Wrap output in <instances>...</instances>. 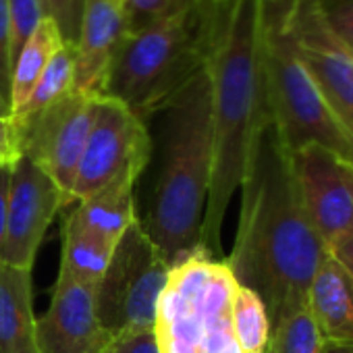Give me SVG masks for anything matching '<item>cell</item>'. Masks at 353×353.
Returning a JSON list of instances; mask_svg holds the SVG:
<instances>
[{
  "label": "cell",
  "instance_id": "cell-33",
  "mask_svg": "<svg viewBox=\"0 0 353 353\" xmlns=\"http://www.w3.org/2000/svg\"><path fill=\"white\" fill-rule=\"evenodd\" d=\"M322 353H353V345H330V343H324Z\"/></svg>",
  "mask_w": 353,
  "mask_h": 353
},
{
  "label": "cell",
  "instance_id": "cell-12",
  "mask_svg": "<svg viewBox=\"0 0 353 353\" xmlns=\"http://www.w3.org/2000/svg\"><path fill=\"white\" fill-rule=\"evenodd\" d=\"M40 353H106L110 341L96 318V287L59 270L50 305L36 318Z\"/></svg>",
  "mask_w": 353,
  "mask_h": 353
},
{
  "label": "cell",
  "instance_id": "cell-36",
  "mask_svg": "<svg viewBox=\"0 0 353 353\" xmlns=\"http://www.w3.org/2000/svg\"><path fill=\"white\" fill-rule=\"evenodd\" d=\"M42 5H44V9H46V0H42Z\"/></svg>",
  "mask_w": 353,
  "mask_h": 353
},
{
  "label": "cell",
  "instance_id": "cell-1",
  "mask_svg": "<svg viewBox=\"0 0 353 353\" xmlns=\"http://www.w3.org/2000/svg\"><path fill=\"white\" fill-rule=\"evenodd\" d=\"M239 190V223L225 262L237 285L262 299L272 322L307 303L312 279L328 256L301 206L291 156L272 123L254 148Z\"/></svg>",
  "mask_w": 353,
  "mask_h": 353
},
{
  "label": "cell",
  "instance_id": "cell-31",
  "mask_svg": "<svg viewBox=\"0 0 353 353\" xmlns=\"http://www.w3.org/2000/svg\"><path fill=\"white\" fill-rule=\"evenodd\" d=\"M19 152V133L11 117H0V160H17Z\"/></svg>",
  "mask_w": 353,
  "mask_h": 353
},
{
  "label": "cell",
  "instance_id": "cell-5",
  "mask_svg": "<svg viewBox=\"0 0 353 353\" xmlns=\"http://www.w3.org/2000/svg\"><path fill=\"white\" fill-rule=\"evenodd\" d=\"M289 5L291 0H266L264 75L272 127L289 156L320 145L353 164V137L326 106L295 50L287 30Z\"/></svg>",
  "mask_w": 353,
  "mask_h": 353
},
{
  "label": "cell",
  "instance_id": "cell-28",
  "mask_svg": "<svg viewBox=\"0 0 353 353\" xmlns=\"http://www.w3.org/2000/svg\"><path fill=\"white\" fill-rule=\"evenodd\" d=\"M0 94L11 104V21L7 0H0Z\"/></svg>",
  "mask_w": 353,
  "mask_h": 353
},
{
  "label": "cell",
  "instance_id": "cell-30",
  "mask_svg": "<svg viewBox=\"0 0 353 353\" xmlns=\"http://www.w3.org/2000/svg\"><path fill=\"white\" fill-rule=\"evenodd\" d=\"M15 160H0V258L5 248L7 233V212H9V188H11V170Z\"/></svg>",
  "mask_w": 353,
  "mask_h": 353
},
{
  "label": "cell",
  "instance_id": "cell-20",
  "mask_svg": "<svg viewBox=\"0 0 353 353\" xmlns=\"http://www.w3.org/2000/svg\"><path fill=\"white\" fill-rule=\"evenodd\" d=\"M73 77H75L73 48L69 44H63L61 50L48 63L46 71L42 73V77L36 83L34 92L30 94L28 102L17 112H13L11 119L15 123H23V121L32 119L34 114L42 112L44 108L52 106L54 102L63 100L65 96L73 94Z\"/></svg>",
  "mask_w": 353,
  "mask_h": 353
},
{
  "label": "cell",
  "instance_id": "cell-24",
  "mask_svg": "<svg viewBox=\"0 0 353 353\" xmlns=\"http://www.w3.org/2000/svg\"><path fill=\"white\" fill-rule=\"evenodd\" d=\"M185 3H190V0H121L129 34L166 19L174 11H179Z\"/></svg>",
  "mask_w": 353,
  "mask_h": 353
},
{
  "label": "cell",
  "instance_id": "cell-35",
  "mask_svg": "<svg viewBox=\"0 0 353 353\" xmlns=\"http://www.w3.org/2000/svg\"><path fill=\"white\" fill-rule=\"evenodd\" d=\"M248 353H264V351H248Z\"/></svg>",
  "mask_w": 353,
  "mask_h": 353
},
{
  "label": "cell",
  "instance_id": "cell-26",
  "mask_svg": "<svg viewBox=\"0 0 353 353\" xmlns=\"http://www.w3.org/2000/svg\"><path fill=\"white\" fill-rule=\"evenodd\" d=\"M318 7L332 34L353 54V0H318Z\"/></svg>",
  "mask_w": 353,
  "mask_h": 353
},
{
  "label": "cell",
  "instance_id": "cell-34",
  "mask_svg": "<svg viewBox=\"0 0 353 353\" xmlns=\"http://www.w3.org/2000/svg\"><path fill=\"white\" fill-rule=\"evenodd\" d=\"M0 117H11V104L0 94Z\"/></svg>",
  "mask_w": 353,
  "mask_h": 353
},
{
  "label": "cell",
  "instance_id": "cell-16",
  "mask_svg": "<svg viewBox=\"0 0 353 353\" xmlns=\"http://www.w3.org/2000/svg\"><path fill=\"white\" fill-rule=\"evenodd\" d=\"M135 185L137 183L129 181L112 183L92 198L79 202L73 212L90 231L117 248L127 229L139 221Z\"/></svg>",
  "mask_w": 353,
  "mask_h": 353
},
{
  "label": "cell",
  "instance_id": "cell-2",
  "mask_svg": "<svg viewBox=\"0 0 353 353\" xmlns=\"http://www.w3.org/2000/svg\"><path fill=\"white\" fill-rule=\"evenodd\" d=\"M266 0H221L208 57L212 85V174L202 252L219 260L223 223L262 131L272 123L264 75Z\"/></svg>",
  "mask_w": 353,
  "mask_h": 353
},
{
  "label": "cell",
  "instance_id": "cell-17",
  "mask_svg": "<svg viewBox=\"0 0 353 353\" xmlns=\"http://www.w3.org/2000/svg\"><path fill=\"white\" fill-rule=\"evenodd\" d=\"M114 245L98 237L90 231L77 216L71 212L63 225V254H61V268L71 272L81 283L98 287L102 281Z\"/></svg>",
  "mask_w": 353,
  "mask_h": 353
},
{
  "label": "cell",
  "instance_id": "cell-10",
  "mask_svg": "<svg viewBox=\"0 0 353 353\" xmlns=\"http://www.w3.org/2000/svg\"><path fill=\"white\" fill-rule=\"evenodd\" d=\"M291 164L307 221L328 250L353 231V164L320 145L299 150Z\"/></svg>",
  "mask_w": 353,
  "mask_h": 353
},
{
  "label": "cell",
  "instance_id": "cell-23",
  "mask_svg": "<svg viewBox=\"0 0 353 353\" xmlns=\"http://www.w3.org/2000/svg\"><path fill=\"white\" fill-rule=\"evenodd\" d=\"M11 21V69L26 42L34 36L46 15L42 0H7Z\"/></svg>",
  "mask_w": 353,
  "mask_h": 353
},
{
  "label": "cell",
  "instance_id": "cell-29",
  "mask_svg": "<svg viewBox=\"0 0 353 353\" xmlns=\"http://www.w3.org/2000/svg\"><path fill=\"white\" fill-rule=\"evenodd\" d=\"M108 353H160L158 341L154 332H143V334H133V336H123L110 345Z\"/></svg>",
  "mask_w": 353,
  "mask_h": 353
},
{
  "label": "cell",
  "instance_id": "cell-32",
  "mask_svg": "<svg viewBox=\"0 0 353 353\" xmlns=\"http://www.w3.org/2000/svg\"><path fill=\"white\" fill-rule=\"evenodd\" d=\"M328 256H332L351 276H353V231L328 248Z\"/></svg>",
  "mask_w": 353,
  "mask_h": 353
},
{
  "label": "cell",
  "instance_id": "cell-14",
  "mask_svg": "<svg viewBox=\"0 0 353 353\" xmlns=\"http://www.w3.org/2000/svg\"><path fill=\"white\" fill-rule=\"evenodd\" d=\"M307 305L324 343L353 345V276L332 256L320 262Z\"/></svg>",
  "mask_w": 353,
  "mask_h": 353
},
{
  "label": "cell",
  "instance_id": "cell-9",
  "mask_svg": "<svg viewBox=\"0 0 353 353\" xmlns=\"http://www.w3.org/2000/svg\"><path fill=\"white\" fill-rule=\"evenodd\" d=\"M287 30L295 50L336 121L353 137V54L332 34L318 0H291Z\"/></svg>",
  "mask_w": 353,
  "mask_h": 353
},
{
  "label": "cell",
  "instance_id": "cell-7",
  "mask_svg": "<svg viewBox=\"0 0 353 353\" xmlns=\"http://www.w3.org/2000/svg\"><path fill=\"white\" fill-rule=\"evenodd\" d=\"M152 148L148 123L123 102L98 98L73 185V202H83L119 181L137 183L152 160Z\"/></svg>",
  "mask_w": 353,
  "mask_h": 353
},
{
  "label": "cell",
  "instance_id": "cell-8",
  "mask_svg": "<svg viewBox=\"0 0 353 353\" xmlns=\"http://www.w3.org/2000/svg\"><path fill=\"white\" fill-rule=\"evenodd\" d=\"M96 100L73 92L23 123L13 121L21 156L50 176L69 204L73 202L77 168L94 123Z\"/></svg>",
  "mask_w": 353,
  "mask_h": 353
},
{
  "label": "cell",
  "instance_id": "cell-18",
  "mask_svg": "<svg viewBox=\"0 0 353 353\" xmlns=\"http://www.w3.org/2000/svg\"><path fill=\"white\" fill-rule=\"evenodd\" d=\"M65 44L57 23L50 17H44L34 36L21 48L17 61L11 69V114L17 112L34 92L42 73L46 71L52 57Z\"/></svg>",
  "mask_w": 353,
  "mask_h": 353
},
{
  "label": "cell",
  "instance_id": "cell-3",
  "mask_svg": "<svg viewBox=\"0 0 353 353\" xmlns=\"http://www.w3.org/2000/svg\"><path fill=\"white\" fill-rule=\"evenodd\" d=\"M158 114L162 119L156 176L139 223L172 266L202 250V223L212 174V85L208 65Z\"/></svg>",
  "mask_w": 353,
  "mask_h": 353
},
{
  "label": "cell",
  "instance_id": "cell-13",
  "mask_svg": "<svg viewBox=\"0 0 353 353\" xmlns=\"http://www.w3.org/2000/svg\"><path fill=\"white\" fill-rule=\"evenodd\" d=\"M129 38L121 0H85L73 48V92L102 98L114 61Z\"/></svg>",
  "mask_w": 353,
  "mask_h": 353
},
{
  "label": "cell",
  "instance_id": "cell-11",
  "mask_svg": "<svg viewBox=\"0 0 353 353\" xmlns=\"http://www.w3.org/2000/svg\"><path fill=\"white\" fill-rule=\"evenodd\" d=\"M69 206L61 190L30 158L13 162L3 262L34 270L38 250L54 216Z\"/></svg>",
  "mask_w": 353,
  "mask_h": 353
},
{
  "label": "cell",
  "instance_id": "cell-25",
  "mask_svg": "<svg viewBox=\"0 0 353 353\" xmlns=\"http://www.w3.org/2000/svg\"><path fill=\"white\" fill-rule=\"evenodd\" d=\"M85 0H46V15L57 23L65 44L73 46L79 34Z\"/></svg>",
  "mask_w": 353,
  "mask_h": 353
},
{
  "label": "cell",
  "instance_id": "cell-6",
  "mask_svg": "<svg viewBox=\"0 0 353 353\" xmlns=\"http://www.w3.org/2000/svg\"><path fill=\"white\" fill-rule=\"evenodd\" d=\"M168 272V258L135 221L117 243L110 264L96 287V318L110 343L154 332Z\"/></svg>",
  "mask_w": 353,
  "mask_h": 353
},
{
  "label": "cell",
  "instance_id": "cell-19",
  "mask_svg": "<svg viewBox=\"0 0 353 353\" xmlns=\"http://www.w3.org/2000/svg\"><path fill=\"white\" fill-rule=\"evenodd\" d=\"M324 341L310 312V305L285 310L270 322L264 353H322Z\"/></svg>",
  "mask_w": 353,
  "mask_h": 353
},
{
  "label": "cell",
  "instance_id": "cell-21",
  "mask_svg": "<svg viewBox=\"0 0 353 353\" xmlns=\"http://www.w3.org/2000/svg\"><path fill=\"white\" fill-rule=\"evenodd\" d=\"M231 326L243 353L264 351L270 334V320L262 299L248 287L237 285L231 305Z\"/></svg>",
  "mask_w": 353,
  "mask_h": 353
},
{
  "label": "cell",
  "instance_id": "cell-4",
  "mask_svg": "<svg viewBox=\"0 0 353 353\" xmlns=\"http://www.w3.org/2000/svg\"><path fill=\"white\" fill-rule=\"evenodd\" d=\"M221 0H190L166 19L129 34L104 96L123 102L143 123L206 65L216 36Z\"/></svg>",
  "mask_w": 353,
  "mask_h": 353
},
{
  "label": "cell",
  "instance_id": "cell-37",
  "mask_svg": "<svg viewBox=\"0 0 353 353\" xmlns=\"http://www.w3.org/2000/svg\"><path fill=\"white\" fill-rule=\"evenodd\" d=\"M108 351H110V349H108ZM108 351H106V353H108Z\"/></svg>",
  "mask_w": 353,
  "mask_h": 353
},
{
  "label": "cell",
  "instance_id": "cell-22",
  "mask_svg": "<svg viewBox=\"0 0 353 353\" xmlns=\"http://www.w3.org/2000/svg\"><path fill=\"white\" fill-rule=\"evenodd\" d=\"M235 291H237V281H235L233 272L229 270L225 260H219L208 283L202 287V291L192 301L194 314L198 316V320L204 326L210 322H216L221 318H229Z\"/></svg>",
  "mask_w": 353,
  "mask_h": 353
},
{
  "label": "cell",
  "instance_id": "cell-15",
  "mask_svg": "<svg viewBox=\"0 0 353 353\" xmlns=\"http://www.w3.org/2000/svg\"><path fill=\"white\" fill-rule=\"evenodd\" d=\"M0 353H40L34 314V270L0 260Z\"/></svg>",
  "mask_w": 353,
  "mask_h": 353
},
{
  "label": "cell",
  "instance_id": "cell-27",
  "mask_svg": "<svg viewBox=\"0 0 353 353\" xmlns=\"http://www.w3.org/2000/svg\"><path fill=\"white\" fill-rule=\"evenodd\" d=\"M198 353H243L233 334L231 316L204 326V336L200 341Z\"/></svg>",
  "mask_w": 353,
  "mask_h": 353
}]
</instances>
